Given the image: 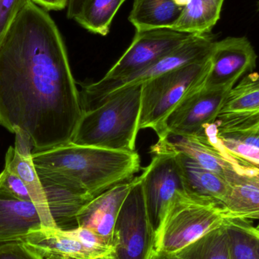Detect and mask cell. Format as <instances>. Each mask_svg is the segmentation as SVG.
Returning a JSON list of instances; mask_svg holds the SVG:
<instances>
[{
    "mask_svg": "<svg viewBox=\"0 0 259 259\" xmlns=\"http://www.w3.org/2000/svg\"><path fill=\"white\" fill-rule=\"evenodd\" d=\"M83 113L59 27L27 2L0 42V124L39 152L70 143Z\"/></svg>",
    "mask_w": 259,
    "mask_h": 259,
    "instance_id": "1",
    "label": "cell"
},
{
    "mask_svg": "<svg viewBox=\"0 0 259 259\" xmlns=\"http://www.w3.org/2000/svg\"><path fill=\"white\" fill-rule=\"evenodd\" d=\"M39 181L65 189L90 202L134 179L140 170L137 151L110 150L70 143L32 152Z\"/></svg>",
    "mask_w": 259,
    "mask_h": 259,
    "instance_id": "2",
    "label": "cell"
},
{
    "mask_svg": "<svg viewBox=\"0 0 259 259\" xmlns=\"http://www.w3.org/2000/svg\"><path fill=\"white\" fill-rule=\"evenodd\" d=\"M142 85L130 87L83 112L71 143L110 150L136 151Z\"/></svg>",
    "mask_w": 259,
    "mask_h": 259,
    "instance_id": "3",
    "label": "cell"
},
{
    "mask_svg": "<svg viewBox=\"0 0 259 259\" xmlns=\"http://www.w3.org/2000/svg\"><path fill=\"white\" fill-rule=\"evenodd\" d=\"M210 68L211 55L143 83L139 130H153L161 138L166 118L184 99L204 88Z\"/></svg>",
    "mask_w": 259,
    "mask_h": 259,
    "instance_id": "4",
    "label": "cell"
},
{
    "mask_svg": "<svg viewBox=\"0 0 259 259\" xmlns=\"http://www.w3.org/2000/svg\"><path fill=\"white\" fill-rule=\"evenodd\" d=\"M225 219L221 205L179 192L155 236V249L176 253L222 226Z\"/></svg>",
    "mask_w": 259,
    "mask_h": 259,
    "instance_id": "5",
    "label": "cell"
},
{
    "mask_svg": "<svg viewBox=\"0 0 259 259\" xmlns=\"http://www.w3.org/2000/svg\"><path fill=\"white\" fill-rule=\"evenodd\" d=\"M214 42L211 33L191 34L181 45L134 74L118 80L101 79L85 85L80 94L83 112L97 107L108 97L121 90L142 85L168 71L206 59L211 55Z\"/></svg>",
    "mask_w": 259,
    "mask_h": 259,
    "instance_id": "6",
    "label": "cell"
},
{
    "mask_svg": "<svg viewBox=\"0 0 259 259\" xmlns=\"http://www.w3.org/2000/svg\"><path fill=\"white\" fill-rule=\"evenodd\" d=\"M151 153L175 152L188 157L201 167L219 176L230 185L258 171L230 153L218 135L215 123L202 127L191 137L167 134L151 146Z\"/></svg>",
    "mask_w": 259,
    "mask_h": 259,
    "instance_id": "7",
    "label": "cell"
},
{
    "mask_svg": "<svg viewBox=\"0 0 259 259\" xmlns=\"http://www.w3.org/2000/svg\"><path fill=\"white\" fill-rule=\"evenodd\" d=\"M155 243V231L146 211L141 179L137 177L115 222L112 241L114 259H148Z\"/></svg>",
    "mask_w": 259,
    "mask_h": 259,
    "instance_id": "8",
    "label": "cell"
},
{
    "mask_svg": "<svg viewBox=\"0 0 259 259\" xmlns=\"http://www.w3.org/2000/svg\"><path fill=\"white\" fill-rule=\"evenodd\" d=\"M21 241L45 259H114L112 246L80 227L70 231L42 227Z\"/></svg>",
    "mask_w": 259,
    "mask_h": 259,
    "instance_id": "9",
    "label": "cell"
},
{
    "mask_svg": "<svg viewBox=\"0 0 259 259\" xmlns=\"http://www.w3.org/2000/svg\"><path fill=\"white\" fill-rule=\"evenodd\" d=\"M140 178L148 217L156 236L172 199L179 192L186 191L179 155L175 152L152 153V161Z\"/></svg>",
    "mask_w": 259,
    "mask_h": 259,
    "instance_id": "10",
    "label": "cell"
},
{
    "mask_svg": "<svg viewBox=\"0 0 259 259\" xmlns=\"http://www.w3.org/2000/svg\"><path fill=\"white\" fill-rule=\"evenodd\" d=\"M190 35L170 28L136 31L127 50L102 79L118 80L134 74L181 45Z\"/></svg>",
    "mask_w": 259,
    "mask_h": 259,
    "instance_id": "11",
    "label": "cell"
},
{
    "mask_svg": "<svg viewBox=\"0 0 259 259\" xmlns=\"http://www.w3.org/2000/svg\"><path fill=\"white\" fill-rule=\"evenodd\" d=\"M257 55L245 36H229L215 41L211 53V68L204 88L231 90L239 79L256 66Z\"/></svg>",
    "mask_w": 259,
    "mask_h": 259,
    "instance_id": "12",
    "label": "cell"
},
{
    "mask_svg": "<svg viewBox=\"0 0 259 259\" xmlns=\"http://www.w3.org/2000/svg\"><path fill=\"white\" fill-rule=\"evenodd\" d=\"M231 90L202 88L184 99L167 116L162 139L167 134L191 137L217 119Z\"/></svg>",
    "mask_w": 259,
    "mask_h": 259,
    "instance_id": "13",
    "label": "cell"
},
{
    "mask_svg": "<svg viewBox=\"0 0 259 259\" xmlns=\"http://www.w3.org/2000/svg\"><path fill=\"white\" fill-rule=\"evenodd\" d=\"M134 178L106 190L85 204L77 213V226L90 230L106 244L112 246L115 222L123 202L134 185Z\"/></svg>",
    "mask_w": 259,
    "mask_h": 259,
    "instance_id": "14",
    "label": "cell"
},
{
    "mask_svg": "<svg viewBox=\"0 0 259 259\" xmlns=\"http://www.w3.org/2000/svg\"><path fill=\"white\" fill-rule=\"evenodd\" d=\"M42 227L55 228L38 205L0 187V243L21 241L29 233Z\"/></svg>",
    "mask_w": 259,
    "mask_h": 259,
    "instance_id": "15",
    "label": "cell"
},
{
    "mask_svg": "<svg viewBox=\"0 0 259 259\" xmlns=\"http://www.w3.org/2000/svg\"><path fill=\"white\" fill-rule=\"evenodd\" d=\"M15 134V147L10 146L6 152L5 168L10 170L24 181L28 188L33 203L38 205L53 226L57 228L32 161L33 146L24 134L17 131Z\"/></svg>",
    "mask_w": 259,
    "mask_h": 259,
    "instance_id": "16",
    "label": "cell"
},
{
    "mask_svg": "<svg viewBox=\"0 0 259 259\" xmlns=\"http://www.w3.org/2000/svg\"><path fill=\"white\" fill-rule=\"evenodd\" d=\"M178 155L187 193L222 206L229 194V183L217 174L201 167L188 157L181 154Z\"/></svg>",
    "mask_w": 259,
    "mask_h": 259,
    "instance_id": "17",
    "label": "cell"
},
{
    "mask_svg": "<svg viewBox=\"0 0 259 259\" xmlns=\"http://www.w3.org/2000/svg\"><path fill=\"white\" fill-rule=\"evenodd\" d=\"M182 9L174 0H134L128 20L137 31L171 29Z\"/></svg>",
    "mask_w": 259,
    "mask_h": 259,
    "instance_id": "18",
    "label": "cell"
},
{
    "mask_svg": "<svg viewBox=\"0 0 259 259\" xmlns=\"http://www.w3.org/2000/svg\"><path fill=\"white\" fill-rule=\"evenodd\" d=\"M225 0H190L172 30L188 34H208L220 19Z\"/></svg>",
    "mask_w": 259,
    "mask_h": 259,
    "instance_id": "19",
    "label": "cell"
},
{
    "mask_svg": "<svg viewBox=\"0 0 259 259\" xmlns=\"http://www.w3.org/2000/svg\"><path fill=\"white\" fill-rule=\"evenodd\" d=\"M222 209L226 218L258 220L259 170L231 185Z\"/></svg>",
    "mask_w": 259,
    "mask_h": 259,
    "instance_id": "20",
    "label": "cell"
},
{
    "mask_svg": "<svg viewBox=\"0 0 259 259\" xmlns=\"http://www.w3.org/2000/svg\"><path fill=\"white\" fill-rule=\"evenodd\" d=\"M230 259H259V232L249 220L226 218Z\"/></svg>",
    "mask_w": 259,
    "mask_h": 259,
    "instance_id": "21",
    "label": "cell"
},
{
    "mask_svg": "<svg viewBox=\"0 0 259 259\" xmlns=\"http://www.w3.org/2000/svg\"><path fill=\"white\" fill-rule=\"evenodd\" d=\"M126 0H84L74 21L96 34L107 36L112 21Z\"/></svg>",
    "mask_w": 259,
    "mask_h": 259,
    "instance_id": "22",
    "label": "cell"
},
{
    "mask_svg": "<svg viewBox=\"0 0 259 259\" xmlns=\"http://www.w3.org/2000/svg\"><path fill=\"white\" fill-rule=\"evenodd\" d=\"M214 123L219 135L259 147V111L221 113Z\"/></svg>",
    "mask_w": 259,
    "mask_h": 259,
    "instance_id": "23",
    "label": "cell"
},
{
    "mask_svg": "<svg viewBox=\"0 0 259 259\" xmlns=\"http://www.w3.org/2000/svg\"><path fill=\"white\" fill-rule=\"evenodd\" d=\"M180 259H230L225 225L176 252Z\"/></svg>",
    "mask_w": 259,
    "mask_h": 259,
    "instance_id": "24",
    "label": "cell"
},
{
    "mask_svg": "<svg viewBox=\"0 0 259 259\" xmlns=\"http://www.w3.org/2000/svg\"><path fill=\"white\" fill-rule=\"evenodd\" d=\"M259 111V74L250 73L230 91L221 113H245Z\"/></svg>",
    "mask_w": 259,
    "mask_h": 259,
    "instance_id": "25",
    "label": "cell"
},
{
    "mask_svg": "<svg viewBox=\"0 0 259 259\" xmlns=\"http://www.w3.org/2000/svg\"><path fill=\"white\" fill-rule=\"evenodd\" d=\"M218 135L222 144L230 153L245 164L259 169V147L231 137H222L219 135V133Z\"/></svg>",
    "mask_w": 259,
    "mask_h": 259,
    "instance_id": "26",
    "label": "cell"
},
{
    "mask_svg": "<svg viewBox=\"0 0 259 259\" xmlns=\"http://www.w3.org/2000/svg\"><path fill=\"white\" fill-rule=\"evenodd\" d=\"M0 187L18 199L33 202L24 181L8 169L4 168L0 174Z\"/></svg>",
    "mask_w": 259,
    "mask_h": 259,
    "instance_id": "27",
    "label": "cell"
},
{
    "mask_svg": "<svg viewBox=\"0 0 259 259\" xmlns=\"http://www.w3.org/2000/svg\"><path fill=\"white\" fill-rule=\"evenodd\" d=\"M0 259H44L23 241L0 243Z\"/></svg>",
    "mask_w": 259,
    "mask_h": 259,
    "instance_id": "28",
    "label": "cell"
},
{
    "mask_svg": "<svg viewBox=\"0 0 259 259\" xmlns=\"http://www.w3.org/2000/svg\"><path fill=\"white\" fill-rule=\"evenodd\" d=\"M30 0H0V42L20 11Z\"/></svg>",
    "mask_w": 259,
    "mask_h": 259,
    "instance_id": "29",
    "label": "cell"
},
{
    "mask_svg": "<svg viewBox=\"0 0 259 259\" xmlns=\"http://www.w3.org/2000/svg\"><path fill=\"white\" fill-rule=\"evenodd\" d=\"M46 11H61L68 6V0H30Z\"/></svg>",
    "mask_w": 259,
    "mask_h": 259,
    "instance_id": "30",
    "label": "cell"
},
{
    "mask_svg": "<svg viewBox=\"0 0 259 259\" xmlns=\"http://www.w3.org/2000/svg\"><path fill=\"white\" fill-rule=\"evenodd\" d=\"M84 0H68L67 6V17L68 19L74 20L78 15Z\"/></svg>",
    "mask_w": 259,
    "mask_h": 259,
    "instance_id": "31",
    "label": "cell"
},
{
    "mask_svg": "<svg viewBox=\"0 0 259 259\" xmlns=\"http://www.w3.org/2000/svg\"><path fill=\"white\" fill-rule=\"evenodd\" d=\"M148 259H180L177 253L154 249Z\"/></svg>",
    "mask_w": 259,
    "mask_h": 259,
    "instance_id": "32",
    "label": "cell"
},
{
    "mask_svg": "<svg viewBox=\"0 0 259 259\" xmlns=\"http://www.w3.org/2000/svg\"><path fill=\"white\" fill-rule=\"evenodd\" d=\"M175 1V4L177 6H180V7L184 8V6H187L190 0H174Z\"/></svg>",
    "mask_w": 259,
    "mask_h": 259,
    "instance_id": "33",
    "label": "cell"
},
{
    "mask_svg": "<svg viewBox=\"0 0 259 259\" xmlns=\"http://www.w3.org/2000/svg\"><path fill=\"white\" fill-rule=\"evenodd\" d=\"M258 220L259 221V219H258ZM255 229H256L257 231H258L259 232V222H258V225H257L256 227H255Z\"/></svg>",
    "mask_w": 259,
    "mask_h": 259,
    "instance_id": "34",
    "label": "cell"
},
{
    "mask_svg": "<svg viewBox=\"0 0 259 259\" xmlns=\"http://www.w3.org/2000/svg\"><path fill=\"white\" fill-rule=\"evenodd\" d=\"M258 9H259V3H258Z\"/></svg>",
    "mask_w": 259,
    "mask_h": 259,
    "instance_id": "35",
    "label": "cell"
}]
</instances>
